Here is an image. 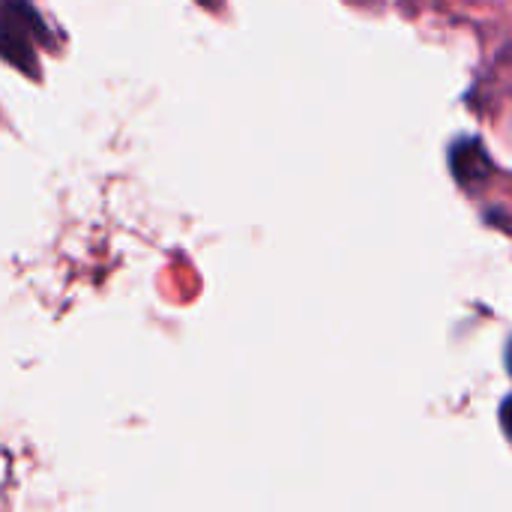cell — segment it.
I'll use <instances>...</instances> for the list:
<instances>
[{
	"label": "cell",
	"instance_id": "6",
	"mask_svg": "<svg viewBox=\"0 0 512 512\" xmlns=\"http://www.w3.org/2000/svg\"><path fill=\"white\" fill-rule=\"evenodd\" d=\"M510 369H512V342H510Z\"/></svg>",
	"mask_w": 512,
	"mask_h": 512
},
{
	"label": "cell",
	"instance_id": "4",
	"mask_svg": "<svg viewBox=\"0 0 512 512\" xmlns=\"http://www.w3.org/2000/svg\"><path fill=\"white\" fill-rule=\"evenodd\" d=\"M501 426H504L507 438L512 441V396H507L504 405H501Z\"/></svg>",
	"mask_w": 512,
	"mask_h": 512
},
{
	"label": "cell",
	"instance_id": "5",
	"mask_svg": "<svg viewBox=\"0 0 512 512\" xmlns=\"http://www.w3.org/2000/svg\"><path fill=\"white\" fill-rule=\"evenodd\" d=\"M342 3L351 9H381L384 6V0H342Z\"/></svg>",
	"mask_w": 512,
	"mask_h": 512
},
{
	"label": "cell",
	"instance_id": "3",
	"mask_svg": "<svg viewBox=\"0 0 512 512\" xmlns=\"http://www.w3.org/2000/svg\"><path fill=\"white\" fill-rule=\"evenodd\" d=\"M198 9H204V12H210V15H222L225 9H228V0H192Z\"/></svg>",
	"mask_w": 512,
	"mask_h": 512
},
{
	"label": "cell",
	"instance_id": "2",
	"mask_svg": "<svg viewBox=\"0 0 512 512\" xmlns=\"http://www.w3.org/2000/svg\"><path fill=\"white\" fill-rule=\"evenodd\" d=\"M447 168L453 183L468 198H480L489 192V186L504 174L492 150L486 147L483 135H456L447 144Z\"/></svg>",
	"mask_w": 512,
	"mask_h": 512
},
{
	"label": "cell",
	"instance_id": "1",
	"mask_svg": "<svg viewBox=\"0 0 512 512\" xmlns=\"http://www.w3.org/2000/svg\"><path fill=\"white\" fill-rule=\"evenodd\" d=\"M66 51V33L36 0H0V63L30 84H45V57Z\"/></svg>",
	"mask_w": 512,
	"mask_h": 512
}]
</instances>
